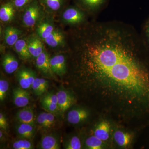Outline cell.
<instances>
[{"label":"cell","mask_w":149,"mask_h":149,"mask_svg":"<svg viewBox=\"0 0 149 149\" xmlns=\"http://www.w3.org/2000/svg\"><path fill=\"white\" fill-rule=\"evenodd\" d=\"M60 143L58 138L52 134L44 135L39 144V148L42 149H59Z\"/></svg>","instance_id":"12"},{"label":"cell","mask_w":149,"mask_h":149,"mask_svg":"<svg viewBox=\"0 0 149 149\" xmlns=\"http://www.w3.org/2000/svg\"><path fill=\"white\" fill-rule=\"evenodd\" d=\"M2 65L7 73L12 74L18 68L19 63L14 56L10 54H7L3 57Z\"/></svg>","instance_id":"19"},{"label":"cell","mask_w":149,"mask_h":149,"mask_svg":"<svg viewBox=\"0 0 149 149\" xmlns=\"http://www.w3.org/2000/svg\"><path fill=\"white\" fill-rule=\"evenodd\" d=\"M50 65L52 71L55 74L61 76L66 73V58L63 55H57L51 58Z\"/></svg>","instance_id":"8"},{"label":"cell","mask_w":149,"mask_h":149,"mask_svg":"<svg viewBox=\"0 0 149 149\" xmlns=\"http://www.w3.org/2000/svg\"><path fill=\"white\" fill-rule=\"evenodd\" d=\"M17 9L24 8L34 0H10Z\"/></svg>","instance_id":"30"},{"label":"cell","mask_w":149,"mask_h":149,"mask_svg":"<svg viewBox=\"0 0 149 149\" xmlns=\"http://www.w3.org/2000/svg\"><path fill=\"white\" fill-rule=\"evenodd\" d=\"M115 141L119 146L125 148L130 144L132 140V136L129 133L122 130H117L113 134Z\"/></svg>","instance_id":"22"},{"label":"cell","mask_w":149,"mask_h":149,"mask_svg":"<svg viewBox=\"0 0 149 149\" xmlns=\"http://www.w3.org/2000/svg\"><path fill=\"white\" fill-rule=\"evenodd\" d=\"M54 29L52 23L43 22L39 25L37 31L39 37L45 40L54 32Z\"/></svg>","instance_id":"23"},{"label":"cell","mask_w":149,"mask_h":149,"mask_svg":"<svg viewBox=\"0 0 149 149\" xmlns=\"http://www.w3.org/2000/svg\"><path fill=\"white\" fill-rule=\"evenodd\" d=\"M89 111L84 108L78 107L70 110L67 115L68 122L72 125H77L87 120Z\"/></svg>","instance_id":"7"},{"label":"cell","mask_w":149,"mask_h":149,"mask_svg":"<svg viewBox=\"0 0 149 149\" xmlns=\"http://www.w3.org/2000/svg\"><path fill=\"white\" fill-rule=\"evenodd\" d=\"M85 12L75 5L65 9L62 15L63 21L70 25L79 26L85 22Z\"/></svg>","instance_id":"3"},{"label":"cell","mask_w":149,"mask_h":149,"mask_svg":"<svg viewBox=\"0 0 149 149\" xmlns=\"http://www.w3.org/2000/svg\"><path fill=\"white\" fill-rule=\"evenodd\" d=\"M41 101H43L50 102L52 103L58 104V98L56 93L55 94L54 93H48L45 94L42 98L41 99Z\"/></svg>","instance_id":"31"},{"label":"cell","mask_w":149,"mask_h":149,"mask_svg":"<svg viewBox=\"0 0 149 149\" xmlns=\"http://www.w3.org/2000/svg\"><path fill=\"white\" fill-rule=\"evenodd\" d=\"M110 128V125L108 121H101L95 128L94 135L103 142H105L109 139Z\"/></svg>","instance_id":"16"},{"label":"cell","mask_w":149,"mask_h":149,"mask_svg":"<svg viewBox=\"0 0 149 149\" xmlns=\"http://www.w3.org/2000/svg\"><path fill=\"white\" fill-rule=\"evenodd\" d=\"M5 41L8 45H14L19 40L21 32L20 30L15 27L9 26L6 27L4 31Z\"/></svg>","instance_id":"20"},{"label":"cell","mask_w":149,"mask_h":149,"mask_svg":"<svg viewBox=\"0 0 149 149\" xmlns=\"http://www.w3.org/2000/svg\"><path fill=\"white\" fill-rule=\"evenodd\" d=\"M41 103L43 108L47 111L53 113L59 112L58 106L56 104L43 101H41Z\"/></svg>","instance_id":"29"},{"label":"cell","mask_w":149,"mask_h":149,"mask_svg":"<svg viewBox=\"0 0 149 149\" xmlns=\"http://www.w3.org/2000/svg\"><path fill=\"white\" fill-rule=\"evenodd\" d=\"M146 34L147 37L149 40V20L146 25Z\"/></svg>","instance_id":"34"},{"label":"cell","mask_w":149,"mask_h":149,"mask_svg":"<svg viewBox=\"0 0 149 149\" xmlns=\"http://www.w3.org/2000/svg\"><path fill=\"white\" fill-rule=\"evenodd\" d=\"M37 68L45 75L52 76L53 72L51 69L50 58L47 53L44 50L36 58Z\"/></svg>","instance_id":"9"},{"label":"cell","mask_w":149,"mask_h":149,"mask_svg":"<svg viewBox=\"0 0 149 149\" xmlns=\"http://www.w3.org/2000/svg\"><path fill=\"white\" fill-rule=\"evenodd\" d=\"M12 148L14 149H33L34 146L31 140L20 138L14 141Z\"/></svg>","instance_id":"25"},{"label":"cell","mask_w":149,"mask_h":149,"mask_svg":"<svg viewBox=\"0 0 149 149\" xmlns=\"http://www.w3.org/2000/svg\"><path fill=\"white\" fill-rule=\"evenodd\" d=\"M28 49L32 57L36 58L44 51V46L41 40L37 37H32L27 40Z\"/></svg>","instance_id":"15"},{"label":"cell","mask_w":149,"mask_h":149,"mask_svg":"<svg viewBox=\"0 0 149 149\" xmlns=\"http://www.w3.org/2000/svg\"><path fill=\"white\" fill-rule=\"evenodd\" d=\"M9 83L6 80H0V100L2 102L6 98L9 89Z\"/></svg>","instance_id":"28"},{"label":"cell","mask_w":149,"mask_h":149,"mask_svg":"<svg viewBox=\"0 0 149 149\" xmlns=\"http://www.w3.org/2000/svg\"><path fill=\"white\" fill-rule=\"evenodd\" d=\"M42 5L53 11L60 10L63 7L65 0H39Z\"/></svg>","instance_id":"24"},{"label":"cell","mask_w":149,"mask_h":149,"mask_svg":"<svg viewBox=\"0 0 149 149\" xmlns=\"http://www.w3.org/2000/svg\"><path fill=\"white\" fill-rule=\"evenodd\" d=\"M32 91L35 95L37 96L42 95L41 94V85L40 83V78L36 77L34 83L31 86Z\"/></svg>","instance_id":"32"},{"label":"cell","mask_w":149,"mask_h":149,"mask_svg":"<svg viewBox=\"0 0 149 149\" xmlns=\"http://www.w3.org/2000/svg\"><path fill=\"white\" fill-rule=\"evenodd\" d=\"M44 40L50 47H58L64 44L65 37L61 31L58 29H54V32Z\"/></svg>","instance_id":"17"},{"label":"cell","mask_w":149,"mask_h":149,"mask_svg":"<svg viewBox=\"0 0 149 149\" xmlns=\"http://www.w3.org/2000/svg\"><path fill=\"white\" fill-rule=\"evenodd\" d=\"M64 148L66 149H80L82 148V144L79 137L74 136L70 138L65 144Z\"/></svg>","instance_id":"27"},{"label":"cell","mask_w":149,"mask_h":149,"mask_svg":"<svg viewBox=\"0 0 149 149\" xmlns=\"http://www.w3.org/2000/svg\"><path fill=\"white\" fill-rule=\"evenodd\" d=\"M16 131L20 139L32 140L36 133V127L32 124L19 123L16 126Z\"/></svg>","instance_id":"11"},{"label":"cell","mask_w":149,"mask_h":149,"mask_svg":"<svg viewBox=\"0 0 149 149\" xmlns=\"http://www.w3.org/2000/svg\"><path fill=\"white\" fill-rule=\"evenodd\" d=\"M42 8L39 0H34L24 8L22 22L25 26L32 27L35 26L40 18Z\"/></svg>","instance_id":"2"},{"label":"cell","mask_w":149,"mask_h":149,"mask_svg":"<svg viewBox=\"0 0 149 149\" xmlns=\"http://www.w3.org/2000/svg\"><path fill=\"white\" fill-rule=\"evenodd\" d=\"M17 79L20 87L25 90L31 88L36 79L35 72L28 68H21L16 73Z\"/></svg>","instance_id":"6"},{"label":"cell","mask_w":149,"mask_h":149,"mask_svg":"<svg viewBox=\"0 0 149 149\" xmlns=\"http://www.w3.org/2000/svg\"><path fill=\"white\" fill-rule=\"evenodd\" d=\"M103 142L94 135L86 139L85 144L88 149H100L102 148Z\"/></svg>","instance_id":"26"},{"label":"cell","mask_w":149,"mask_h":149,"mask_svg":"<svg viewBox=\"0 0 149 149\" xmlns=\"http://www.w3.org/2000/svg\"><path fill=\"white\" fill-rule=\"evenodd\" d=\"M36 122L40 127L46 129L50 128L54 125L56 118L54 113L49 112H42L38 115Z\"/></svg>","instance_id":"18"},{"label":"cell","mask_w":149,"mask_h":149,"mask_svg":"<svg viewBox=\"0 0 149 149\" xmlns=\"http://www.w3.org/2000/svg\"><path fill=\"white\" fill-rule=\"evenodd\" d=\"M13 96L14 103L18 107H24L29 103L30 99L29 93L20 87L13 89Z\"/></svg>","instance_id":"10"},{"label":"cell","mask_w":149,"mask_h":149,"mask_svg":"<svg viewBox=\"0 0 149 149\" xmlns=\"http://www.w3.org/2000/svg\"><path fill=\"white\" fill-rule=\"evenodd\" d=\"M75 5L85 13H95L102 10L108 0H74Z\"/></svg>","instance_id":"4"},{"label":"cell","mask_w":149,"mask_h":149,"mask_svg":"<svg viewBox=\"0 0 149 149\" xmlns=\"http://www.w3.org/2000/svg\"><path fill=\"white\" fill-rule=\"evenodd\" d=\"M16 119L19 123H28L35 125V118L34 111L31 107H24L17 113Z\"/></svg>","instance_id":"14"},{"label":"cell","mask_w":149,"mask_h":149,"mask_svg":"<svg viewBox=\"0 0 149 149\" xmlns=\"http://www.w3.org/2000/svg\"><path fill=\"white\" fill-rule=\"evenodd\" d=\"M16 8L10 0L4 3L0 8V19L5 22H10L13 19Z\"/></svg>","instance_id":"13"},{"label":"cell","mask_w":149,"mask_h":149,"mask_svg":"<svg viewBox=\"0 0 149 149\" xmlns=\"http://www.w3.org/2000/svg\"><path fill=\"white\" fill-rule=\"evenodd\" d=\"M74 72L95 96L101 114L139 128L149 123V67L136 29L101 24L81 35L73 46Z\"/></svg>","instance_id":"1"},{"label":"cell","mask_w":149,"mask_h":149,"mask_svg":"<svg viewBox=\"0 0 149 149\" xmlns=\"http://www.w3.org/2000/svg\"><path fill=\"white\" fill-rule=\"evenodd\" d=\"M14 46L16 52L21 58L27 60L32 57L28 49L27 42L24 39H19Z\"/></svg>","instance_id":"21"},{"label":"cell","mask_w":149,"mask_h":149,"mask_svg":"<svg viewBox=\"0 0 149 149\" xmlns=\"http://www.w3.org/2000/svg\"><path fill=\"white\" fill-rule=\"evenodd\" d=\"M59 112L63 113L74 104L75 102L74 96L65 89H61L56 93Z\"/></svg>","instance_id":"5"},{"label":"cell","mask_w":149,"mask_h":149,"mask_svg":"<svg viewBox=\"0 0 149 149\" xmlns=\"http://www.w3.org/2000/svg\"><path fill=\"white\" fill-rule=\"evenodd\" d=\"M8 126V123L6 116L1 112L0 113V128L2 130L6 131Z\"/></svg>","instance_id":"33"}]
</instances>
